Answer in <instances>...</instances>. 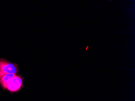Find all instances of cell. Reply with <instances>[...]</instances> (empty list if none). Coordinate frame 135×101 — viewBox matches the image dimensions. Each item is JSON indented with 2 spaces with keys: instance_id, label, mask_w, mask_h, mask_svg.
<instances>
[{
  "instance_id": "cell-1",
  "label": "cell",
  "mask_w": 135,
  "mask_h": 101,
  "mask_svg": "<svg viewBox=\"0 0 135 101\" xmlns=\"http://www.w3.org/2000/svg\"><path fill=\"white\" fill-rule=\"evenodd\" d=\"M18 72L16 64L7 61L4 59H0V77L7 74H15Z\"/></svg>"
},
{
  "instance_id": "cell-2",
  "label": "cell",
  "mask_w": 135,
  "mask_h": 101,
  "mask_svg": "<svg viewBox=\"0 0 135 101\" xmlns=\"http://www.w3.org/2000/svg\"><path fill=\"white\" fill-rule=\"evenodd\" d=\"M22 79L16 75L6 85V88L10 92H16L20 89L22 86Z\"/></svg>"
},
{
  "instance_id": "cell-3",
  "label": "cell",
  "mask_w": 135,
  "mask_h": 101,
  "mask_svg": "<svg viewBox=\"0 0 135 101\" xmlns=\"http://www.w3.org/2000/svg\"><path fill=\"white\" fill-rule=\"evenodd\" d=\"M16 75V74H4L3 76L0 77V84H1L4 89H5L7 83L12 78L15 77Z\"/></svg>"
}]
</instances>
